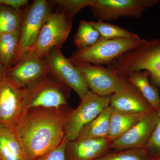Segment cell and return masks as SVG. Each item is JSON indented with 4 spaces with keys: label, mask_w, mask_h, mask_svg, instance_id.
Here are the masks:
<instances>
[{
    "label": "cell",
    "mask_w": 160,
    "mask_h": 160,
    "mask_svg": "<svg viewBox=\"0 0 160 160\" xmlns=\"http://www.w3.org/2000/svg\"><path fill=\"white\" fill-rule=\"evenodd\" d=\"M66 106L31 108L22 115L14 130L27 160H36L62 142Z\"/></svg>",
    "instance_id": "obj_1"
},
{
    "label": "cell",
    "mask_w": 160,
    "mask_h": 160,
    "mask_svg": "<svg viewBox=\"0 0 160 160\" xmlns=\"http://www.w3.org/2000/svg\"><path fill=\"white\" fill-rule=\"evenodd\" d=\"M108 66L118 75L126 79L135 72L146 70L154 86L160 88V39L145 40Z\"/></svg>",
    "instance_id": "obj_2"
},
{
    "label": "cell",
    "mask_w": 160,
    "mask_h": 160,
    "mask_svg": "<svg viewBox=\"0 0 160 160\" xmlns=\"http://www.w3.org/2000/svg\"><path fill=\"white\" fill-rule=\"evenodd\" d=\"M55 7L52 1L47 0H35L24 7L19 43L13 66L34 46L44 23L53 13Z\"/></svg>",
    "instance_id": "obj_3"
},
{
    "label": "cell",
    "mask_w": 160,
    "mask_h": 160,
    "mask_svg": "<svg viewBox=\"0 0 160 160\" xmlns=\"http://www.w3.org/2000/svg\"><path fill=\"white\" fill-rule=\"evenodd\" d=\"M26 88L27 95L22 114L31 108L66 106L71 89L50 73Z\"/></svg>",
    "instance_id": "obj_4"
},
{
    "label": "cell",
    "mask_w": 160,
    "mask_h": 160,
    "mask_svg": "<svg viewBox=\"0 0 160 160\" xmlns=\"http://www.w3.org/2000/svg\"><path fill=\"white\" fill-rule=\"evenodd\" d=\"M145 41L141 38L105 39L100 38L92 46L78 49L68 58L71 61L84 62L95 66L109 65L125 52Z\"/></svg>",
    "instance_id": "obj_5"
},
{
    "label": "cell",
    "mask_w": 160,
    "mask_h": 160,
    "mask_svg": "<svg viewBox=\"0 0 160 160\" xmlns=\"http://www.w3.org/2000/svg\"><path fill=\"white\" fill-rule=\"evenodd\" d=\"M111 96H101L89 90L77 108L67 112L64 126L67 143L76 139L83 128L110 105Z\"/></svg>",
    "instance_id": "obj_6"
},
{
    "label": "cell",
    "mask_w": 160,
    "mask_h": 160,
    "mask_svg": "<svg viewBox=\"0 0 160 160\" xmlns=\"http://www.w3.org/2000/svg\"><path fill=\"white\" fill-rule=\"evenodd\" d=\"M72 27V20L57 7L44 23L36 42L28 53H35L42 58L53 48L61 49L68 38Z\"/></svg>",
    "instance_id": "obj_7"
},
{
    "label": "cell",
    "mask_w": 160,
    "mask_h": 160,
    "mask_svg": "<svg viewBox=\"0 0 160 160\" xmlns=\"http://www.w3.org/2000/svg\"><path fill=\"white\" fill-rule=\"evenodd\" d=\"M70 61L84 76L88 87L98 95H112L132 85L127 79L118 75L108 67Z\"/></svg>",
    "instance_id": "obj_8"
},
{
    "label": "cell",
    "mask_w": 160,
    "mask_h": 160,
    "mask_svg": "<svg viewBox=\"0 0 160 160\" xmlns=\"http://www.w3.org/2000/svg\"><path fill=\"white\" fill-rule=\"evenodd\" d=\"M26 87L15 83L6 74L0 80V125L14 129L26 102Z\"/></svg>",
    "instance_id": "obj_9"
},
{
    "label": "cell",
    "mask_w": 160,
    "mask_h": 160,
    "mask_svg": "<svg viewBox=\"0 0 160 160\" xmlns=\"http://www.w3.org/2000/svg\"><path fill=\"white\" fill-rule=\"evenodd\" d=\"M159 0H96L91 7L98 21H110L122 17L140 18L146 9L159 2Z\"/></svg>",
    "instance_id": "obj_10"
},
{
    "label": "cell",
    "mask_w": 160,
    "mask_h": 160,
    "mask_svg": "<svg viewBox=\"0 0 160 160\" xmlns=\"http://www.w3.org/2000/svg\"><path fill=\"white\" fill-rule=\"evenodd\" d=\"M49 72L77 92L80 99L89 91V87L81 72L65 57L61 49L55 47L42 58Z\"/></svg>",
    "instance_id": "obj_11"
},
{
    "label": "cell",
    "mask_w": 160,
    "mask_h": 160,
    "mask_svg": "<svg viewBox=\"0 0 160 160\" xmlns=\"http://www.w3.org/2000/svg\"><path fill=\"white\" fill-rule=\"evenodd\" d=\"M160 118L157 111L150 112L124 134L111 142L110 149H144Z\"/></svg>",
    "instance_id": "obj_12"
},
{
    "label": "cell",
    "mask_w": 160,
    "mask_h": 160,
    "mask_svg": "<svg viewBox=\"0 0 160 160\" xmlns=\"http://www.w3.org/2000/svg\"><path fill=\"white\" fill-rule=\"evenodd\" d=\"M49 73L42 58L35 53L29 52L7 70V74L18 86L26 87Z\"/></svg>",
    "instance_id": "obj_13"
},
{
    "label": "cell",
    "mask_w": 160,
    "mask_h": 160,
    "mask_svg": "<svg viewBox=\"0 0 160 160\" xmlns=\"http://www.w3.org/2000/svg\"><path fill=\"white\" fill-rule=\"evenodd\" d=\"M111 142L105 138L75 140L67 143L66 160H96L108 152Z\"/></svg>",
    "instance_id": "obj_14"
},
{
    "label": "cell",
    "mask_w": 160,
    "mask_h": 160,
    "mask_svg": "<svg viewBox=\"0 0 160 160\" xmlns=\"http://www.w3.org/2000/svg\"><path fill=\"white\" fill-rule=\"evenodd\" d=\"M110 105L116 111L127 113H148L154 110L132 85L112 95Z\"/></svg>",
    "instance_id": "obj_15"
},
{
    "label": "cell",
    "mask_w": 160,
    "mask_h": 160,
    "mask_svg": "<svg viewBox=\"0 0 160 160\" xmlns=\"http://www.w3.org/2000/svg\"><path fill=\"white\" fill-rule=\"evenodd\" d=\"M1 160H27L22 146L14 129L0 125Z\"/></svg>",
    "instance_id": "obj_16"
},
{
    "label": "cell",
    "mask_w": 160,
    "mask_h": 160,
    "mask_svg": "<svg viewBox=\"0 0 160 160\" xmlns=\"http://www.w3.org/2000/svg\"><path fill=\"white\" fill-rule=\"evenodd\" d=\"M149 72L141 70L132 72L127 78L129 83L140 92L152 109L157 112L160 109V97L155 86L149 82Z\"/></svg>",
    "instance_id": "obj_17"
},
{
    "label": "cell",
    "mask_w": 160,
    "mask_h": 160,
    "mask_svg": "<svg viewBox=\"0 0 160 160\" xmlns=\"http://www.w3.org/2000/svg\"><path fill=\"white\" fill-rule=\"evenodd\" d=\"M112 110L113 108L110 105L103 109L94 120L83 128L75 140L107 138Z\"/></svg>",
    "instance_id": "obj_18"
},
{
    "label": "cell",
    "mask_w": 160,
    "mask_h": 160,
    "mask_svg": "<svg viewBox=\"0 0 160 160\" xmlns=\"http://www.w3.org/2000/svg\"><path fill=\"white\" fill-rule=\"evenodd\" d=\"M149 112L127 113L116 111L113 109L110 118V128L107 138L111 142L118 138Z\"/></svg>",
    "instance_id": "obj_19"
},
{
    "label": "cell",
    "mask_w": 160,
    "mask_h": 160,
    "mask_svg": "<svg viewBox=\"0 0 160 160\" xmlns=\"http://www.w3.org/2000/svg\"><path fill=\"white\" fill-rule=\"evenodd\" d=\"M20 38V29L0 35V62L7 70L13 66Z\"/></svg>",
    "instance_id": "obj_20"
},
{
    "label": "cell",
    "mask_w": 160,
    "mask_h": 160,
    "mask_svg": "<svg viewBox=\"0 0 160 160\" xmlns=\"http://www.w3.org/2000/svg\"><path fill=\"white\" fill-rule=\"evenodd\" d=\"M0 4V35L20 29L23 10Z\"/></svg>",
    "instance_id": "obj_21"
},
{
    "label": "cell",
    "mask_w": 160,
    "mask_h": 160,
    "mask_svg": "<svg viewBox=\"0 0 160 160\" xmlns=\"http://www.w3.org/2000/svg\"><path fill=\"white\" fill-rule=\"evenodd\" d=\"M100 38V33L90 22L81 21L73 41L78 49H83L95 44Z\"/></svg>",
    "instance_id": "obj_22"
},
{
    "label": "cell",
    "mask_w": 160,
    "mask_h": 160,
    "mask_svg": "<svg viewBox=\"0 0 160 160\" xmlns=\"http://www.w3.org/2000/svg\"><path fill=\"white\" fill-rule=\"evenodd\" d=\"M100 33V38L105 39L118 38L140 39L136 33L110 23L98 21L90 22Z\"/></svg>",
    "instance_id": "obj_23"
},
{
    "label": "cell",
    "mask_w": 160,
    "mask_h": 160,
    "mask_svg": "<svg viewBox=\"0 0 160 160\" xmlns=\"http://www.w3.org/2000/svg\"><path fill=\"white\" fill-rule=\"evenodd\" d=\"M150 158L144 149L115 150L107 152L95 160H153Z\"/></svg>",
    "instance_id": "obj_24"
},
{
    "label": "cell",
    "mask_w": 160,
    "mask_h": 160,
    "mask_svg": "<svg viewBox=\"0 0 160 160\" xmlns=\"http://www.w3.org/2000/svg\"><path fill=\"white\" fill-rule=\"evenodd\" d=\"M55 6L62 10L66 17L72 20V18L81 9L94 6L96 0H55L52 1Z\"/></svg>",
    "instance_id": "obj_25"
},
{
    "label": "cell",
    "mask_w": 160,
    "mask_h": 160,
    "mask_svg": "<svg viewBox=\"0 0 160 160\" xmlns=\"http://www.w3.org/2000/svg\"><path fill=\"white\" fill-rule=\"evenodd\" d=\"M144 149L152 159L160 157V118Z\"/></svg>",
    "instance_id": "obj_26"
},
{
    "label": "cell",
    "mask_w": 160,
    "mask_h": 160,
    "mask_svg": "<svg viewBox=\"0 0 160 160\" xmlns=\"http://www.w3.org/2000/svg\"><path fill=\"white\" fill-rule=\"evenodd\" d=\"M66 145L67 142L64 139L58 146L36 160H66Z\"/></svg>",
    "instance_id": "obj_27"
},
{
    "label": "cell",
    "mask_w": 160,
    "mask_h": 160,
    "mask_svg": "<svg viewBox=\"0 0 160 160\" xmlns=\"http://www.w3.org/2000/svg\"><path fill=\"white\" fill-rule=\"evenodd\" d=\"M29 3L27 0H0V4L5 5L16 9H21Z\"/></svg>",
    "instance_id": "obj_28"
},
{
    "label": "cell",
    "mask_w": 160,
    "mask_h": 160,
    "mask_svg": "<svg viewBox=\"0 0 160 160\" xmlns=\"http://www.w3.org/2000/svg\"><path fill=\"white\" fill-rule=\"evenodd\" d=\"M7 70L0 62V80L5 77L7 74Z\"/></svg>",
    "instance_id": "obj_29"
},
{
    "label": "cell",
    "mask_w": 160,
    "mask_h": 160,
    "mask_svg": "<svg viewBox=\"0 0 160 160\" xmlns=\"http://www.w3.org/2000/svg\"><path fill=\"white\" fill-rule=\"evenodd\" d=\"M153 160H160V157L154 159Z\"/></svg>",
    "instance_id": "obj_30"
},
{
    "label": "cell",
    "mask_w": 160,
    "mask_h": 160,
    "mask_svg": "<svg viewBox=\"0 0 160 160\" xmlns=\"http://www.w3.org/2000/svg\"><path fill=\"white\" fill-rule=\"evenodd\" d=\"M158 114L159 117L160 118V109L158 111Z\"/></svg>",
    "instance_id": "obj_31"
},
{
    "label": "cell",
    "mask_w": 160,
    "mask_h": 160,
    "mask_svg": "<svg viewBox=\"0 0 160 160\" xmlns=\"http://www.w3.org/2000/svg\"><path fill=\"white\" fill-rule=\"evenodd\" d=\"M0 160H1V158H0Z\"/></svg>",
    "instance_id": "obj_32"
}]
</instances>
